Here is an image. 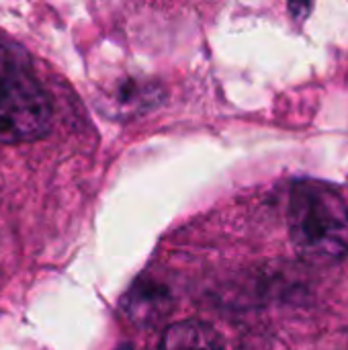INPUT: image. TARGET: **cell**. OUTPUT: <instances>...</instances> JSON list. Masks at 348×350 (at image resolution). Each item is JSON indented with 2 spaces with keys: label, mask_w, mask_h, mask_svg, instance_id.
I'll return each instance as SVG.
<instances>
[{
  "label": "cell",
  "mask_w": 348,
  "mask_h": 350,
  "mask_svg": "<svg viewBox=\"0 0 348 350\" xmlns=\"http://www.w3.org/2000/svg\"><path fill=\"white\" fill-rule=\"evenodd\" d=\"M289 238L312 265H336L348 254V207L338 191L320 180H299L289 193Z\"/></svg>",
  "instance_id": "obj_1"
},
{
  "label": "cell",
  "mask_w": 348,
  "mask_h": 350,
  "mask_svg": "<svg viewBox=\"0 0 348 350\" xmlns=\"http://www.w3.org/2000/svg\"><path fill=\"white\" fill-rule=\"evenodd\" d=\"M49 125L51 103L29 57L14 43L0 39V144L35 142Z\"/></svg>",
  "instance_id": "obj_2"
},
{
  "label": "cell",
  "mask_w": 348,
  "mask_h": 350,
  "mask_svg": "<svg viewBox=\"0 0 348 350\" xmlns=\"http://www.w3.org/2000/svg\"><path fill=\"white\" fill-rule=\"evenodd\" d=\"M160 350H226V342L213 326L199 320H183L164 330Z\"/></svg>",
  "instance_id": "obj_3"
},
{
  "label": "cell",
  "mask_w": 348,
  "mask_h": 350,
  "mask_svg": "<svg viewBox=\"0 0 348 350\" xmlns=\"http://www.w3.org/2000/svg\"><path fill=\"white\" fill-rule=\"evenodd\" d=\"M312 2L314 0H289V10H291V16L295 21H306L310 10H312Z\"/></svg>",
  "instance_id": "obj_4"
},
{
  "label": "cell",
  "mask_w": 348,
  "mask_h": 350,
  "mask_svg": "<svg viewBox=\"0 0 348 350\" xmlns=\"http://www.w3.org/2000/svg\"><path fill=\"white\" fill-rule=\"evenodd\" d=\"M119 350H125V349H119Z\"/></svg>",
  "instance_id": "obj_5"
}]
</instances>
